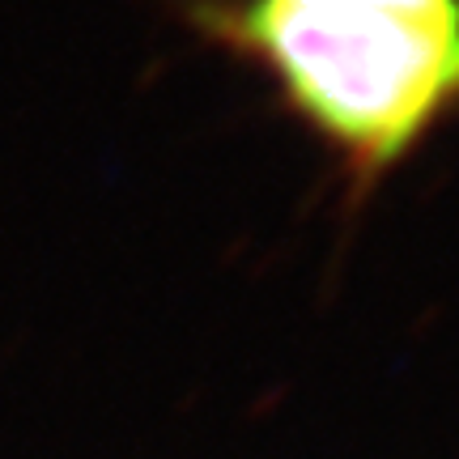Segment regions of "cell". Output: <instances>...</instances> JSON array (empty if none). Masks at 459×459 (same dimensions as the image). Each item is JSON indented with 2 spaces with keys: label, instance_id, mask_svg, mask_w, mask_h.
Returning a JSON list of instances; mask_svg holds the SVG:
<instances>
[{
  "label": "cell",
  "instance_id": "6da1fadb",
  "mask_svg": "<svg viewBox=\"0 0 459 459\" xmlns=\"http://www.w3.org/2000/svg\"><path fill=\"white\" fill-rule=\"evenodd\" d=\"M366 200L459 119V0H179Z\"/></svg>",
  "mask_w": 459,
  "mask_h": 459
}]
</instances>
